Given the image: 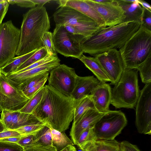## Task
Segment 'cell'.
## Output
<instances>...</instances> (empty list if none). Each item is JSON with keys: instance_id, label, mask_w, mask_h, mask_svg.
Returning <instances> with one entry per match:
<instances>
[{"instance_id": "33", "label": "cell", "mask_w": 151, "mask_h": 151, "mask_svg": "<svg viewBox=\"0 0 151 151\" xmlns=\"http://www.w3.org/2000/svg\"><path fill=\"white\" fill-rule=\"evenodd\" d=\"M49 73L41 74L30 78L19 84L21 90L23 92L32 88L49 76Z\"/></svg>"}, {"instance_id": "46", "label": "cell", "mask_w": 151, "mask_h": 151, "mask_svg": "<svg viewBox=\"0 0 151 151\" xmlns=\"http://www.w3.org/2000/svg\"><path fill=\"white\" fill-rule=\"evenodd\" d=\"M138 3L141 6L146 9L151 11V6L150 4L142 0H138Z\"/></svg>"}, {"instance_id": "25", "label": "cell", "mask_w": 151, "mask_h": 151, "mask_svg": "<svg viewBox=\"0 0 151 151\" xmlns=\"http://www.w3.org/2000/svg\"><path fill=\"white\" fill-rule=\"evenodd\" d=\"M45 125L50 129L53 145L56 148L57 151H60L69 146L74 145L72 140L67 136L64 132L59 131L52 128L47 124H45Z\"/></svg>"}, {"instance_id": "41", "label": "cell", "mask_w": 151, "mask_h": 151, "mask_svg": "<svg viewBox=\"0 0 151 151\" xmlns=\"http://www.w3.org/2000/svg\"><path fill=\"white\" fill-rule=\"evenodd\" d=\"M9 4L12 5L16 4L17 5L22 7L34 8L36 4L31 0H7Z\"/></svg>"}, {"instance_id": "6", "label": "cell", "mask_w": 151, "mask_h": 151, "mask_svg": "<svg viewBox=\"0 0 151 151\" xmlns=\"http://www.w3.org/2000/svg\"><path fill=\"white\" fill-rule=\"evenodd\" d=\"M137 69H124L119 81L111 89V104L116 109H134L140 90Z\"/></svg>"}, {"instance_id": "53", "label": "cell", "mask_w": 151, "mask_h": 151, "mask_svg": "<svg viewBox=\"0 0 151 151\" xmlns=\"http://www.w3.org/2000/svg\"><path fill=\"white\" fill-rule=\"evenodd\" d=\"M1 72H0V75H1Z\"/></svg>"}, {"instance_id": "22", "label": "cell", "mask_w": 151, "mask_h": 151, "mask_svg": "<svg viewBox=\"0 0 151 151\" xmlns=\"http://www.w3.org/2000/svg\"><path fill=\"white\" fill-rule=\"evenodd\" d=\"M41 124L43 123L32 113L15 111L13 112L12 121L7 130H14L24 126Z\"/></svg>"}, {"instance_id": "11", "label": "cell", "mask_w": 151, "mask_h": 151, "mask_svg": "<svg viewBox=\"0 0 151 151\" xmlns=\"http://www.w3.org/2000/svg\"><path fill=\"white\" fill-rule=\"evenodd\" d=\"M135 125L138 132L151 134V83L140 91L136 106Z\"/></svg>"}, {"instance_id": "34", "label": "cell", "mask_w": 151, "mask_h": 151, "mask_svg": "<svg viewBox=\"0 0 151 151\" xmlns=\"http://www.w3.org/2000/svg\"><path fill=\"white\" fill-rule=\"evenodd\" d=\"M44 126L43 124L26 125L14 130L17 132L21 136H25L36 133Z\"/></svg>"}, {"instance_id": "31", "label": "cell", "mask_w": 151, "mask_h": 151, "mask_svg": "<svg viewBox=\"0 0 151 151\" xmlns=\"http://www.w3.org/2000/svg\"><path fill=\"white\" fill-rule=\"evenodd\" d=\"M139 71L142 82L145 84L151 83V56L137 69Z\"/></svg>"}, {"instance_id": "50", "label": "cell", "mask_w": 151, "mask_h": 151, "mask_svg": "<svg viewBox=\"0 0 151 151\" xmlns=\"http://www.w3.org/2000/svg\"><path fill=\"white\" fill-rule=\"evenodd\" d=\"M68 151H77L75 147L74 146H71V147Z\"/></svg>"}, {"instance_id": "45", "label": "cell", "mask_w": 151, "mask_h": 151, "mask_svg": "<svg viewBox=\"0 0 151 151\" xmlns=\"http://www.w3.org/2000/svg\"><path fill=\"white\" fill-rule=\"evenodd\" d=\"M20 137H14L5 138L0 139V141L17 144L20 139Z\"/></svg>"}, {"instance_id": "12", "label": "cell", "mask_w": 151, "mask_h": 151, "mask_svg": "<svg viewBox=\"0 0 151 151\" xmlns=\"http://www.w3.org/2000/svg\"><path fill=\"white\" fill-rule=\"evenodd\" d=\"M50 72L48 85L64 95L71 97L78 76L74 69L60 64Z\"/></svg>"}, {"instance_id": "43", "label": "cell", "mask_w": 151, "mask_h": 151, "mask_svg": "<svg viewBox=\"0 0 151 151\" xmlns=\"http://www.w3.org/2000/svg\"><path fill=\"white\" fill-rule=\"evenodd\" d=\"M21 136L20 134L15 130L6 129L0 132V139L8 137Z\"/></svg>"}, {"instance_id": "7", "label": "cell", "mask_w": 151, "mask_h": 151, "mask_svg": "<svg viewBox=\"0 0 151 151\" xmlns=\"http://www.w3.org/2000/svg\"><path fill=\"white\" fill-rule=\"evenodd\" d=\"M1 72L0 111L5 109L12 112L19 111L30 99L24 95L19 84Z\"/></svg>"}, {"instance_id": "18", "label": "cell", "mask_w": 151, "mask_h": 151, "mask_svg": "<svg viewBox=\"0 0 151 151\" xmlns=\"http://www.w3.org/2000/svg\"><path fill=\"white\" fill-rule=\"evenodd\" d=\"M58 8L67 6L74 9L88 17L101 27H107L102 16L84 0H61L58 1Z\"/></svg>"}, {"instance_id": "30", "label": "cell", "mask_w": 151, "mask_h": 151, "mask_svg": "<svg viewBox=\"0 0 151 151\" xmlns=\"http://www.w3.org/2000/svg\"><path fill=\"white\" fill-rule=\"evenodd\" d=\"M48 55L46 49L44 47L42 46L21 65L15 73L18 72Z\"/></svg>"}, {"instance_id": "2", "label": "cell", "mask_w": 151, "mask_h": 151, "mask_svg": "<svg viewBox=\"0 0 151 151\" xmlns=\"http://www.w3.org/2000/svg\"><path fill=\"white\" fill-rule=\"evenodd\" d=\"M141 23L129 22L102 28L80 43L83 53L95 56L112 49H119L139 29Z\"/></svg>"}, {"instance_id": "4", "label": "cell", "mask_w": 151, "mask_h": 151, "mask_svg": "<svg viewBox=\"0 0 151 151\" xmlns=\"http://www.w3.org/2000/svg\"><path fill=\"white\" fill-rule=\"evenodd\" d=\"M125 69H137L151 56V30L141 24L119 49Z\"/></svg>"}, {"instance_id": "20", "label": "cell", "mask_w": 151, "mask_h": 151, "mask_svg": "<svg viewBox=\"0 0 151 151\" xmlns=\"http://www.w3.org/2000/svg\"><path fill=\"white\" fill-rule=\"evenodd\" d=\"M117 0L125 16L122 23L134 21L141 23L143 8L138 0L132 2H126L123 0Z\"/></svg>"}, {"instance_id": "42", "label": "cell", "mask_w": 151, "mask_h": 151, "mask_svg": "<svg viewBox=\"0 0 151 151\" xmlns=\"http://www.w3.org/2000/svg\"><path fill=\"white\" fill-rule=\"evenodd\" d=\"M9 6L7 0H0V26L7 12Z\"/></svg>"}, {"instance_id": "8", "label": "cell", "mask_w": 151, "mask_h": 151, "mask_svg": "<svg viewBox=\"0 0 151 151\" xmlns=\"http://www.w3.org/2000/svg\"><path fill=\"white\" fill-rule=\"evenodd\" d=\"M127 121L120 110H109L94 126L93 129L98 139L113 140L121 133Z\"/></svg>"}, {"instance_id": "36", "label": "cell", "mask_w": 151, "mask_h": 151, "mask_svg": "<svg viewBox=\"0 0 151 151\" xmlns=\"http://www.w3.org/2000/svg\"><path fill=\"white\" fill-rule=\"evenodd\" d=\"M1 111L0 119L5 130L8 129L12 121L14 112L5 109Z\"/></svg>"}, {"instance_id": "14", "label": "cell", "mask_w": 151, "mask_h": 151, "mask_svg": "<svg viewBox=\"0 0 151 151\" xmlns=\"http://www.w3.org/2000/svg\"><path fill=\"white\" fill-rule=\"evenodd\" d=\"M94 8L103 17L106 27H110L122 23L125 18L124 12L117 0L110 3H99L93 0H84Z\"/></svg>"}, {"instance_id": "47", "label": "cell", "mask_w": 151, "mask_h": 151, "mask_svg": "<svg viewBox=\"0 0 151 151\" xmlns=\"http://www.w3.org/2000/svg\"><path fill=\"white\" fill-rule=\"evenodd\" d=\"M31 1L35 4L36 5L44 6L46 3L50 1V0H31Z\"/></svg>"}, {"instance_id": "38", "label": "cell", "mask_w": 151, "mask_h": 151, "mask_svg": "<svg viewBox=\"0 0 151 151\" xmlns=\"http://www.w3.org/2000/svg\"><path fill=\"white\" fill-rule=\"evenodd\" d=\"M37 132L28 135L21 136L20 139L17 144L23 148L33 145L35 140L36 134Z\"/></svg>"}, {"instance_id": "16", "label": "cell", "mask_w": 151, "mask_h": 151, "mask_svg": "<svg viewBox=\"0 0 151 151\" xmlns=\"http://www.w3.org/2000/svg\"><path fill=\"white\" fill-rule=\"evenodd\" d=\"M58 57L34 68L20 72L14 73L6 76L13 81L20 84L38 75L49 73L60 64Z\"/></svg>"}, {"instance_id": "17", "label": "cell", "mask_w": 151, "mask_h": 151, "mask_svg": "<svg viewBox=\"0 0 151 151\" xmlns=\"http://www.w3.org/2000/svg\"><path fill=\"white\" fill-rule=\"evenodd\" d=\"M90 95L96 110L102 113H106L109 110L111 88L109 84L100 82Z\"/></svg>"}, {"instance_id": "52", "label": "cell", "mask_w": 151, "mask_h": 151, "mask_svg": "<svg viewBox=\"0 0 151 151\" xmlns=\"http://www.w3.org/2000/svg\"><path fill=\"white\" fill-rule=\"evenodd\" d=\"M78 151H83L81 149L80 150H78Z\"/></svg>"}, {"instance_id": "44", "label": "cell", "mask_w": 151, "mask_h": 151, "mask_svg": "<svg viewBox=\"0 0 151 151\" xmlns=\"http://www.w3.org/2000/svg\"><path fill=\"white\" fill-rule=\"evenodd\" d=\"M124 147L125 151H140L135 145L132 144L127 141H123L120 143Z\"/></svg>"}, {"instance_id": "27", "label": "cell", "mask_w": 151, "mask_h": 151, "mask_svg": "<svg viewBox=\"0 0 151 151\" xmlns=\"http://www.w3.org/2000/svg\"><path fill=\"white\" fill-rule=\"evenodd\" d=\"M33 144L53 146L52 134L50 129L45 125L36 133V139Z\"/></svg>"}, {"instance_id": "29", "label": "cell", "mask_w": 151, "mask_h": 151, "mask_svg": "<svg viewBox=\"0 0 151 151\" xmlns=\"http://www.w3.org/2000/svg\"><path fill=\"white\" fill-rule=\"evenodd\" d=\"M44 91V86L31 98L19 111L31 114L40 101Z\"/></svg>"}, {"instance_id": "32", "label": "cell", "mask_w": 151, "mask_h": 151, "mask_svg": "<svg viewBox=\"0 0 151 151\" xmlns=\"http://www.w3.org/2000/svg\"><path fill=\"white\" fill-rule=\"evenodd\" d=\"M43 46L46 49L48 55L58 57L53 39L52 33L50 32H46L42 38Z\"/></svg>"}, {"instance_id": "28", "label": "cell", "mask_w": 151, "mask_h": 151, "mask_svg": "<svg viewBox=\"0 0 151 151\" xmlns=\"http://www.w3.org/2000/svg\"><path fill=\"white\" fill-rule=\"evenodd\" d=\"M93 127H89L84 130L80 134L76 145L81 149L85 146L95 142L98 139L94 131Z\"/></svg>"}, {"instance_id": "21", "label": "cell", "mask_w": 151, "mask_h": 151, "mask_svg": "<svg viewBox=\"0 0 151 151\" xmlns=\"http://www.w3.org/2000/svg\"><path fill=\"white\" fill-rule=\"evenodd\" d=\"M79 60L93 73L100 82H110L109 76L95 57L87 56L83 55Z\"/></svg>"}, {"instance_id": "23", "label": "cell", "mask_w": 151, "mask_h": 151, "mask_svg": "<svg viewBox=\"0 0 151 151\" xmlns=\"http://www.w3.org/2000/svg\"><path fill=\"white\" fill-rule=\"evenodd\" d=\"M81 150L83 151H121L120 143L115 139H97Z\"/></svg>"}, {"instance_id": "37", "label": "cell", "mask_w": 151, "mask_h": 151, "mask_svg": "<svg viewBox=\"0 0 151 151\" xmlns=\"http://www.w3.org/2000/svg\"><path fill=\"white\" fill-rule=\"evenodd\" d=\"M23 150V148L17 143L0 141V151Z\"/></svg>"}, {"instance_id": "39", "label": "cell", "mask_w": 151, "mask_h": 151, "mask_svg": "<svg viewBox=\"0 0 151 151\" xmlns=\"http://www.w3.org/2000/svg\"><path fill=\"white\" fill-rule=\"evenodd\" d=\"M23 149V151H57L53 146H46L37 144H33Z\"/></svg>"}, {"instance_id": "5", "label": "cell", "mask_w": 151, "mask_h": 151, "mask_svg": "<svg viewBox=\"0 0 151 151\" xmlns=\"http://www.w3.org/2000/svg\"><path fill=\"white\" fill-rule=\"evenodd\" d=\"M59 8L53 15L56 25H63L68 31L73 34L82 35L86 38L104 28L74 9L67 6Z\"/></svg>"}, {"instance_id": "35", "label": "cell", "mask_w": 151, "mask_h": 151, "mask_svg": "<svg viewBox=\"0 0 151 151\" xmlns=\"http://www.w3.org/2000/svg\"><path fill=\"white\" fill-rule=\"evenodd\" d=\"M48 78V76H47L32 88L23 92L24 95L28 99H30L44 86Z\"/></svg>"}, {"instance_id": "13", "label": "cell", "mask_w": 151, "mask_h": 151, "mask_svg": "<svg viewBox=\"0 0 151 151\" xmlns=\"http://www.w3.org/2000/svg\"><path fill=\"white\" fill-rule=\"evenodd\" d=\"M110 80V84L115 85L119 81L125 68L119 51L112 49L95 56Z\"/></svg>"}, {"instance_id": "9", "label": "cell", "mask_w": 151, "mask_h": 151, "mask_svg": "<svg viewBox=\"0 0 151 151\" xmlns=\"http://www.w3.org/2000/svg\"><path fill=\"white\" fill-rule=\"evenodd\" d=\"M53 39L57 52L66 57L80 59L83 52L80 43L85 37L81 35L73 34L63 25H56L52 33Z\"/></svg>"}, {"instance_id": "24", "label": "cell", "mask_w": 151, "mask_h": 151, "mask_svg": "<svg viewBox=\"0 0 151 151\" xmlns=\"http://www.w3.org/2000/svg\"><path fill=\"white\" fill-rule=\"evenodd\" d=\"M38 49H36L24 55L13 58L5 66L0 68V71L5 76L15 73L21 65Z\"/></svg>"}, {"instance_id": "19", "label": "cell", "mask_w": 151, "mask_h": 151, "mask_svg": "<svg viewBox=\"0 0 151 151\" xmlns=\"http://www.w3.org/2000/svg\"><path fill=\"white\" fill-rule=\"evenodd\" d=\"M100 82L93 76L81 77L78 76L71 97L76 100H80L89 95Z\"/></svg>"}, {"instance_id": "49", "label": "cell", "mask_w": 151, "mask_h": 151, "mask_svg": "<svg viewBox=\"0 0 151 151\" xmlns=\"http://www.w3.org/2000/svg\"><path fill=\"white\" fill-rule=\"evenodd\" d=\"M5 130L4 126L0 119V132Z\"/></svg>"}, {"instance_id": "40", "label": "cell", "mask_w": 151, "mask_h": 151, "mask_svg": "<svg viewBox=\"0 0 151 151\" xmlns=\"http://www.w3.org/2000/svg\"><path fill=\"white\" fill-rule=\"evenodd\" d=\"M141 19V24L151 30V11L143 7Z\"/></svg>"}, {"instance_id": "51", "label": "cell", "mask_w": 151, "mask_h": 151, "mask_svg": "<svg viewBox=\"0 0 151 151\" xmlns=\"http://www.w3.org/2000/svg\"><path fill=\"white\" fill-rule=\"evenodd\" d=\"M120 151H125L124 147H123L120 144Z\"/></svg>"}, {"instance_id": "3", "label": "cell", "mask_w": 151, "mask_h": 151, "mask_svg": "<svg viewBox=\"0 0 151 151\" xmlns=\"http://www.w3.org/2000/svg\"><path fill=\"white\" fill-rule=\"evenodd\" d=\"M50 27L48 15L44 6L37 5L23 14L16 55H23L42 47V36Z\"/></svg>"}, {"instance_id": "48", "label": "cell", "mask_w": 151, "mask_h": 151, "mask_svg": "<svg viewBox=\"0 0 151 151\" xmlns=\"http://www.w3.org/2000/svg\"><path fill=\"white\" fill-rule=\"evenodd\" d=\"M94 1L99 3H110L113 0H93Z\"/></svg>"}, {"instance_id": "1", "label": "cell", "mask_w": 151, "mask_h": 151, "mask_svg": "<svg viewBox=\"0 0 151 151\" xmlns=\"http://www.w3.org/2000/svg\"><path fill=\"white\" fill-rule=\"evenodd\" d=\"M79 100L65 96L46 85L42 99L32 113L43 124L64 132L73 120L74 109Z\"/></svg>"}, {"instance_id": "15", "label": "cell", "mask_w": 151, "mask_h": 151, "mask_svg": "<svg viewBox=\"0 0 151 151\" xmlns=\"http://www.w3.org/2000/svg\"><path fill=\"white\" fill-rule=\"evenodd\" d=\"M106 113L101 112L95 109H90L83 114L77 123L72 125L70 129V135L74 145H76L78 138L82 132L88 128L93 127Z\"/></svg>"}, {"instance_id": "26", "label": "cell", "mask_w": 151, "mask_h": 151, "mask_svg": "<svg viewBox=\"0 0 151 151\" xmlns=\"http://www.w3.org/2000/svg\"><path fill=\"white\" fill-rule=\"evenodd\" d=\"M90 109H96L90 95L80 99L74 109L72 125H75L83 114Z\"/></svg>"}, {"instance_id": "10", "label": "cell", "mask_w": 151, "mask_h": 151, "mask_svg": "<svg viewBox=\"0 0 151 151\" xmlns=\"http://www.w3.org/2000/svg\"><path fill=\"white\" fill-rule=\"evenodd\" d=\"M20 29L11 20L0 26V68L15 57L19 43Z\"/></svg>"}]
</instances>
